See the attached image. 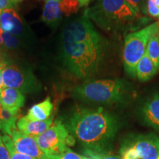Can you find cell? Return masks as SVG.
I'll list each match as a JSON object with an SVG mask.
<instances>
[{
	"label": "cell",
	"instance_id": "obj_7",
	"mask_svg": "<svg viewBox=\"0 0 159 159\" xmlns=\"http://www.w3.org/2000/svg\"><path fill=\"white\" fill-rule=\"evenodd\" d=\"M35 138L39 148L47 156L63 153L69 146H72L76 142L65 125L59 120L53 122L44 133Z\"/></svg>",
	"mask_w": 159,
	"mask_h": 159
},
{
	"label": "cell",
	"instance_id": "obj_12",
	"mask_svg": "<svg viewBox=\"0 0 159 159\" xmlns=\"http://www.w3.org/2000/svg\"><path fill=\"white\" fill-rule=\"evenodd\" d=\"M0 28L3 31L17 36L23 35V21L13 8L4 11L0 16Z\"/></svg>",
	"mask_w": 159,
	"mask_h": 159
},
{
	"label": "cell",
	"instance_id": "obj_5",
	"mask_svg": "<svg viewBox=\"0 0 159 159\" xmlns=\"http://www.w3.org/2000/svg\"><path fill=\"white\" fill-rule=\"evenodd\" d=\"M158 29L159 22L156 21L125 36L122 59L125 70L129 76L136 77V66L146 52L151 35Z\"/></svg>",
	"mask_w": 159,
	"mask_h": 159
},
{
	"label": "cell",
	"instance_id": "obj_19",
	"mask_svg": "<svg viewBox=\"0 0 159 159\" xmlns=\"http://www.w3.org/2000/svg\"><path fill=\"white\" fill-rule=\"evenodd\" d=\"M2 138L4 144H5L6 148H7V150H8L11 159H36L18 152L15 149L14 146H13L11 136H9L8 135H3Z\"/></svg>",
	"mask_w": 159,
	"mask_h": 159
},
{
	"label": "cell",
	"instance_id": "obj_37",
	"mask_svg": "<svg viewBox=\"0 0 159 159\" xmlns=\"http://www.w3.org/2000/svg\"><path fill=\"white\" fill-rule=\"evenodd\" d=\"M158 159H159V158H158Z\"/></svg>",
	"mask_w": 159,
	"mask_h": 159
},
{
	"label": "cell",
	"instance_id": "obj_9",
	"mask_svg": "<svg viewBox=\"0 0 159 159\" xmlns=\"http://www.w3.org/2000/svg\"><path fill=\"white\" fill-rule=\"evenodd\" d=\"M11 138L18 152L36 159H50L39 148L35 137L27 136L16 130L12 133Z\"/></svg>",
	"mask_w": 159,
	"mask_h": 159
},
{
	"label": "cell",
	"instance_id": "obj_32",
	"mask_svg": "<svg viewBox=\"0 0 159 159\" xmlns=\"http://www.w3.org/2000/svg\"><path fill=\"white\" fill-rule=\"evenodd\" d=\"M3 43V41H2V36H1V34H0V46L2 45Z\"/></svg>",
	"mask_w": 159,
	"mask_h": 159
},
{
	"label": "cell",
	"instance_id": "obj_18",
	"mask_svg": "<svg viewBox=\"0 0 159 159\" xmlns=\"http://www.w3.org/2000/svg\"><path fill=\"white\" fill-rule=\"evenodd\" d=\"M150 57L158 71H159V29L151 35L146 49Z\"/></svg>",
	"mask_w": 159,
	"mask_h": 159
},
{
	"label": "cell",
	"instance_id": "obj_20",
	"mask_svg": "<svg viewBox=\"0 0 159 159\" xmlns=\"http://www.w3.org/2000/svg\"><path fill=\"white\" fill-rule=\"evenodd\" d=\"M80 7V4L77 0H61L60 1L61 11L63 14L66 16L76 13Z\"/></svg>",
	"mask_w": 159,
	"mask_h": 159
},
{
	"label": "cell",
	"instance_id": "obj_16",
	"mask_svg": "<svg viewBox=\"0 0 159 159\" xmlns=\"http://www.w3.org/2000/svg\"><path fill=\"white\" fill-rule=\"evenodd\" d=\"M158 72L154 63L149 57L147 52L139 61L136 69V77L139 81L146 82L150 80Z\"/></svg>",
	"mask_w": 159,
	"mask_h": 159
},
{
	"label": "cell",
	"instance_id": "obj_27",
	"mask_svg": "<svg viewBox=\"0 0 159 159\" xmlns=\"http://www.w3.org/2000/svg\"><path fill=\"white\" fill-rule=\"evenodd\" d=\"M0 159H11L9 152L4 144L1 135H0Z\"/></svg>",
	"mask_w": 159,
	"mask_h": 159
},
{
	"label": "cell",
	"instance_id": "obj_35",
	"mask_svg": "<svg viewBox=\"0 0 159 159\" xmlns=\"http://www.w3.org/2000/svg\"><path fill=\"white\" fill-rule=\"evenodd\" d=\"M17 1H19V2H20V1H21V0H17Z\"/></svg>",
	"mask_w": 159,
	"mask_h": 159
},
{
	"label": "cell",
	"instance_id": "obj_4",
	"mask_svg": "<svg viewBox=\"0 0 159 159\" xmlns=\"http://www.w3.org/2000/svg\"><path fill=\"white\" fill-rule=\"evenodd\" d=\"M130 84L125 80H87L73 89L71 97L91 104L109 105L124 102L130 96Z\"/></svg>",
	"mask_w": 159,
	"mask_h": 159
},
{
	"label": "cell",
	"instance_id": "obj_24",
	"mask_svg": "<svg viewBox=\"0 0 159 159\" xmlns=\"http://www.w3.org/2000/svg\"><path fill=\"white\" fill-rule=\"evenodd\" d=\"M146 13L151 16L159 18V7L155 5L152 0H148L147 5L145 6Z\"/></svg>",
	"mask_w": 159,
	"mask_h": 159
},
{
	"label": "cell",
	"instance_id": "obj_15",
	"mask_svg": "<svg viewBox=\"0 0 159 159\" xmlns=\"http://www.w3.org/2000/svg\"><path fill=\"white\" fill-rule=\"evenodd\" d=\"M52 110L53 104L51 98L47 97L41 102L31 107L25 116L32 121H44L49 118Z\"/></svg>",
	"mask_w": 159,
	"mask_h": 159
},
{
	"label": "cell",
	"instance_id": "obj_1",
	"mask_svg": "<svg viewBox=\"0 0 159 159\" xmlns=\"http://www.w3.org/2000/svg\"><path fill=\"white\" fill-rule=\"evenodd\" d=\"M85 152H108L119 129L117 117L102 107L96 109L77 108L64 123Z\"/></svg>",
	"mask_w": 159,
	"mask_h": 159
},
{
	"label": "cell",
	"instance_id": "obj_6",
	"mask_svg": "<svg viewBox=\"0 0 159 159\" xmlns=\"http://www.w3.org/2000/svg\"><path fill=\"white\" fill-rule=\"evenodd\" d=\"M122 159H158L159 137L153 133L129 136L119 149Z\"/></svg>",
	"mask_w": 159,
	"mask_h": 159
},
{
	"label": "cell",
	"instance_id": "obj_25",
	"mask_svg": "<svg viewBox=\"0 0 159 159\" xmlns=\"http://www.w3.org/2000/svg\"><path fill=\"white\" fill-rule=\"evenodd\" d=\"M125 1L134 8L135 11L138 14L140 15L141 11H145V7L144 5V0H125Z\"/></svg>",
	"mask_w": 159,
	"mask_h": 159
},
{
	"label": "cell",
	"instance_id": "obj_26",
	"mask_svg": "<svg viewBox=\"0 0 159 159\" xmlns=\"http://www.w3.org/2000/svg\"><path fill=\"white\" fill-rule=\"evenodd\" d=\"M19 2L17 0H0V16L4 11L7 9L13 8Z\"/></svg>",
	"mask_w": 159,
	"mask_h": 159
},
{
	"label": "cell",
	"instance_id": "obj_8",
	"mask_svg": "<svg viewBox=\"0 0 159 159\" xmlns=\"http://www.w3.org/2000/svg\"><path fill=\"white\" fill-rule=\"evenodd\" d=\"M4 87L17 89L23 93H33L41 88L30 70L16 65H8L2 71Z\"/></svg>",
	"mask_w": 159,
	"mask_h": 159
},
{
	"label": "cell",
	"instance_id": "obj_23",
	"mask_svg": "<svg viewBox=\"0 0 159 159\" xmlns=\"http://www.w3.org/2000/svg\"><path fill=\"white\" fill-rule=\"evenodd\" d=\"M85 156L91 159H122L120 156L111 155L109 152H85Z\"/></svg>",
	"mask_w": 159,
	"mask_h": 159
},
{
	"label": "cell",
	"instance_id": "obj_11",
	"mask_svg": "<svg viewBox=\"0 0 159 159\" xmlns=\"http://www.w3.org/2000/svg\"><path fill=\"white\" fill-rule=\"evenodd\" d=\"M0 100L4 108L11 114H19L25 102V96L17 89L4 87L0 94Z\"/></svg>",
	"mask_w": 159,
	"mask_h": 159
},
{
	"label": "cell",
	"instance_id": "obj_13",
	"mask_svg": "<svg viewBox=\"0 0 159 159\" xmlns=\"http://www.w3.org/2000/svg\"><path fill=\"white\" fill-rule=\"evenodd\" d=\"M53 123V118L49 117L44 121H32L26 116L18 119L16 127L22 134L33 137H37L44 133Z\"/></svg>",
	"mask_w": 159,
	"mask_h": 159
},
{
	"label": "cell",
	"instance_id": "obj_21",
	"mask_svg": "<svg viewBox=\"0 0 159 159\" xmlns=\"http://www.w3.org/2000/svg\"><path fill=\"white\" fill-rule=\"evenodd\" d=\"M0 34H1L2 39L3 43L5 44V47L8 49H16L19 46V41L16 36L3 31L0 28Z\"/></svg>",
	"mask_w": 159,
	"mask_h": 159
},
{
	"label": "cell",
	"instance_id": "obj_31",
	"mask_svg": "<svg viewBox=\"0 0 159 159\" xmlns=\"http://www.w3.org/2000/svg\"><path fill=\"white\" fill-rule=\"evenodd\" d=\"M152 1H153L155 5H156L157 7H159V0H152Z\"/></svg>",
	"mask_w": 159,
	"mask_h": 159
},
{
	"label": "cell",
	"instance_id": "obj_2",
	"mask_svg": "<svg viewBox=\"0 0 159 159\" xmlns=\"http://www.w3.org/2000/svg\"><path fill=\"white\" fill-rule=\"evenodd\" d=\"M84 16L101 29L113 33L134 30L148 21L140 17L125 0H97L85 10Z\"/></svg>",
	"mask_w": 159,
	"mask_h": 159
},
{
	"label": "cell",
	"instance_id": "obj_22",
	"mask_svg": "<svg viewBox=\"0 0 159 159\" xmlns=\"http://www.w3.org/2000/svg\"><path fill=\"white\" fill-rule=\"evenodd\" d=\"M49 157L50 159H91L86 156H82V155L76 153L69 148L67 149L63 153L49 156Z\"/></svg>",
	"mask_w": 159,
	"mask_h": 159
},
{
	"label": "cell",
	"instance_id": "obj_28",
	"mask_svg": "<svg viewBox=\"0 0 159 159\" xmlns=\"http://www.w3.org/2000/svg\"><path fill=\"white\" fill-rule=\"evenodd\" d=\"M7 66V63L5 62L4 63V64L0 67V94H1L2 91L4 89V84H3V80H2V71L3 69Z\"/></svg>",
	"mask_w": 159,
	"mask_h": 159
},
{
	"label": "cell",
	"instance_id": "obj_17",
	"mask_svg": "<svg viewBox=\"0 0 159 159\" xmlns=\"http://www.w3.org/2000/svg\"><path fill=\"white\" fill-rule=\"evenodd\" d=\"M19 118V114H11L5 108L2 109V119L0 121V130L4 135L11 136L13 131L17 130L16 122Z\"/></svg>",
	"mask_w": 159,
	"mask_h": 159
},
{
	"label": "cell",
	"instance_id": "obj_30",
	"mask_svg": "<svg viewBox=\"0 0 159 159\" xmlns=\"http://www.w3.org/2000/svg\"><path fill=\"white\" fill-rule=\"evenodd\" d=\"M2 109H3V107H2V105L1 100H0V121H1L2 119Z\"/></svg>",
	"mask_w": 159,
	"mask_h": 159
},
{
	"label": "cell",
	"instance_id": "obj_36",
	"mask_svg": "<svg viewBox=\"0 0 159 159\" xmlns=\"http://www.w3.org/2000/svg\"><path fill=\"white\" fill-rule=\"evenodd\" d=\"M59 1H61V0H59Z\"/></svg>",
	"mask_w": 159,
	"mask_h": 159
},
{
	"label": "cell",
	"instance_id": "obj_34",
	"mask_svg": "<svg viewBox=\"0 0 159 159\" xmlns=\"http://www.w3.org/2000/svg\"><path fill=\"white\" fill-rule=\"evenodd\" d=\"M0 62H2V55H1V53H0Z\"/></svg>",
	"mask_w": 159,
	"mask_h": 159
},
{
	"label": "cell",
	"instance_id": "obj_14",
	"mask_svg": "<svg viewBox=\"0 0 159 159\" xmlns=\"http://www.w3.org/2000/svg\"><path fill=\"white\" fill-rule=\"evenodd\" d=\"M62 16L59 0H46L41 16L43 22L51 27H55L61 21Z\"/></svg>",
	"mask_w": 159,
	"mask_h": 159
},
{
	"label": "cell",
	"instance_id": "obj_3",
	"mask_svg": "<svg viewBox=\"0 0 159 159\" xmlns=\"http://www.w3.org/2000/svg\"><path fill=\"white\" fill-rule=\"evenodd\" d=\"M105 41H61L60 57L67 71L81 79L94 76L105 53Z\"/></svg>",
	"mask_w": 159,
	"mask_h": 159
},
{
	"label": "cell",
	"instance_id": "obj_33",
	"mask_svg": "<svg viewBox=\"0 0 159 159\" xmlns=\"http://www.w3.org/2000/svg\"><path fill=\"white\" fill-rule=\"evenodd\" d=\"M4 63H5V62H0V67H1L4 64Z\"/></svg>",
	"mask_w": 159,
	"mask_h": 159
},
{
	"label": "cell",
	"instance_id": "obj_10",
	"mask_svg": "<svg viewBox=\"0 0 159 159\" xmlns=\"http://www.w3.org/2000/svg\"><path fill=\"white\" fill-rule=\"evenodd\" d=\"M142 122L159 131V93H156L143 103L139 110Z\"/></svg>",
	"mask_w": 159,
	"mask_h": 159
},
{
	"label": "cell",
	"instance_id": "obj_29",
	"mask_svg": "<svg viewBox=\"0 0 159 159\" xmlns=\"http://www.w3.org/2000/svg\"><path fill=\"white\" fill-rule=\"evenodd\" d=\"M77 1H78L79 2H80V4L81 7H83V6H85V5H88L90 0H77Z\"/></svg>",
	"mask_w": 159,
	"mask_h": 159
}]
</instances>
